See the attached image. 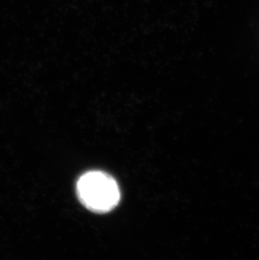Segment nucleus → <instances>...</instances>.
Returning <instances> with one entry per match:
<instances>
[{
  "label": "nucleus",
  "mask_w": 259,
  "mask_h": 260,
  "mask_svg": "<svg viewBox=\"0 0 259 260\" xmlns=\"http://www.w3.org/2000/svg\"><path fill=\"white\" fill-rule=\"evenodd\" d=\"M77 194L85 207L97 213L112 211L120 200V190L112 177L101 171H89L79 178Z\"/></svg>",
  "instance_id": "nucleus-1"
}]
</instances>
